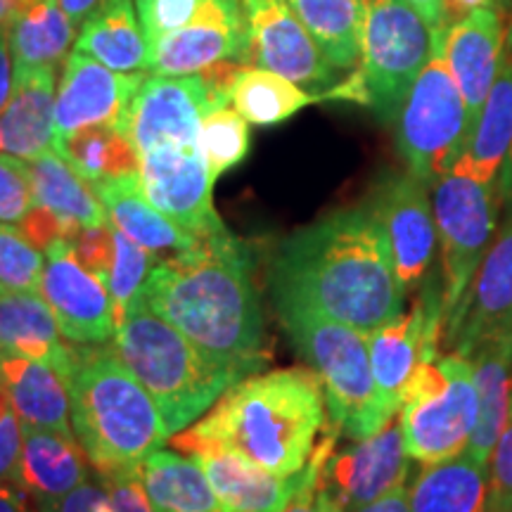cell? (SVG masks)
Here are the masks:
<instances>
[{
	"mask_svg": "<svg viewBox=\"0 0 512 512\" xmlns=\"http://www.w3.org/2000/svg\"><path fill=\"white\" fill-rule=\"evenodd\" d=\"M482 8H501V0H444L446 27H451V24L460 22V19Z\"/></svg>",
	"mask_w": 512,
	"mask_h": 512,
	"instance_id": "cell-52",
	"label": "cell"
},
{
	"mask_svg": "<svg viewBox=\"0 0 512 512\" xmlns=\"http://www.w3.org/2000/svg\"><path fill=\"white\" fill-rule=\"evenodd\" d=\"M444 332L453 351L465 358L498 337L512 335V221L489 247L456 318Z\"/></svg>",
	"mask_w": 512,
	"mask_h": 512,
	"instance_id": "cell-19",
	"label": "cell"
},
{
	"mask_svg": "<svg viewBox=\"0 0 512 512\" xmlns=\"http://www.w3.org/2000/svg\"><path fill=\"white\" fill-rule=\"evenodd\" d=\"M34 204L29 162L0 152V223H19Z\"/></svg>",
	"mask_w": 512,
	"mask_h": 512,
	"instance_id": "cell-41",
	"label": "cell"
},
{
	"mask_svg": "<svg viewBox=\"0 0 512 512\" xmlns=\"http://www.w3.org/2000/svg\"><path fill=\"white\" fill-rule=\"evenodd\" d=\"M470 363L475 375L479 415L467 451L486 465L491 448L496 446L512 415V335L484 344L470 356Z\"/></svg>",
	"mask_w": 512,
	"mask_h": 512,
	"instance_id": "cell-29",
	"label": "cell"
},
{
	"mask_svg": "<svg viewBox=\"0 0 512 512\" xmlns=\"http://www.w3.org/2000/svg\"><path fill=\"white\" fill-rule=\"evenodd\" d=\"M145 72L121 74L95 57L74 50L69 55L55 100V150L64 138L86 126L107 124L126 133V117Z\"/></svg>",
	"mask_w": 512,
	"mask_h": 512,
	"instance_id": "cell-15",
	"label": "cell"
},
{
	"mask_svg": "<svg viewBox=\"0 0 512 512\" xmlns=\"http://www.w3.org/2000/svg\"><path fill=\"white\" fill-rule=\"evenodd\" d=\"M249 147H252L249 121L235 107L223 105L204 114L200 124V150L207 157L211 176L219 178L245 162Z\"/></svg>",
	"mask_w": 512,
	"mask_h": 512,
	"instance_id": "cell-37",
	"label": "cell"
},
{
	"mask_svg": "<svg viewBox=\"0 0 512 512\" xmlns=\"http://www.w3.org/2000/svg\"><path fill=\"white\" fill-rule=\"evenodd\" d=\"M510 512H512V510H510Z\"/></svg>",
	"mask_w": 512,
	"mask_h": 512,
	"instance_id": "cell-60",
	"label": "cell"
},
{
	"mask_svg": "<svg viewBox=\"0 0 512 512\" xmlns=\"http://www.w3.org/2000/svg\"><path fill=\"white\" fill-rule=\"evenodd\" d=\"M432 207L441 247L448 325L456 318L486 252L494 245L498 214L496 183H484L475 176L451 169L432 183Z\"/></svg>",
	"mask_w": 512,
	"mask_h": 512,
	"instance_id": "cell-10",
	"label": "cell"
},
{
	"mask_svg": "<svg viewBox=\"0 0 512 512\" xmlns=\"http://www.w3.org/2000/svg\"><path fill=\"white\" fill-rule=\"evenodd\" d=\"M0 382L24 427L74 434L69 387L53 366L34 358L3 354Z\"/></svg>",
	"mask_w": 512,
	"mask_h": 512,
	"instance_id": "cell-25",
	"label": "cell"
},
{
	"mask_svg": "<svg viewBox=\"0 0 512 512\" xmlns=\"http://www.w3.org/2000/svg\"><path fill=\"white\" fill-rule=\"evenodd\" d=\"M41 297L53 309L62 337L74 344H107L117 335L114 304L105 283L86 271L69 240L46 249Z\"/></svg>",
	"mask_w": 512,
	"mask_h": 512,
	"instance_id": "cell-16",
	"label": "cell"
},
{
	"mask_svg": "<svg viewBox=\"0 0 512 512\" xmlns=\"http://www.w3.org/2000/svg\"><path fill=\"white\" fill-rule=\"evenodd\" d=\"M304 361L323 382L332 430L349 439H366L373 411V368L366 332L309 311H278Z\"/></svg>",
	"mask_w": 512,
	"mask_h": 512,
	"instance_id": "cell-7",
	"label": "cell"
},
{
	"mask_svg": "<svg viewBox=\"0 0 512 512\" xmlns=\"http://www.w3.org/2000/svg\"><path fill=\"white\" fill-rule=\"evenodd\" d=\"M34 501L17 484L0 482V512H38Z\"/></svg>",
	"mask_w": 512,
	"mask_h": 512,
	"instance_id": "cell-53",
	"label": "cell"
},
{
	"mask_svg": "<svg viewBox=\"0 0 512 512\" xmlns=\"http://www.w3.org/2000/svg\"><path fill=\"white\" fill-rule=\"evenodd\" d=\"M152 256L138 242H133L128 235L114 228V261L107 278V292H110L114 304V320L117 328L126 318L128 306L143 290L147 275L152 271Z\"/></svg>",
	"mask_w": 512,
	"mask_h": 512,
	"instance_id": "cell-38",
	"label": "cell"
},
{
	"mask_svg": "<svg viewBox=\"0 0 512 512\" xmlns=\"http://www.w3.org/2000/svg\"><path fill=\"white\" fill-rule=\"evenodd\" d=\"M67 387L74 437L100 475L140 467L171 439L155 401L117 349L79 344Z\"/></svg>",
	"mask_w": 512,
	"mask_h": 512,
	"instance_id": "cell-4",
	"label": "cell"
},
{
	"mask_svg": "<svg viewBox=\"0 0 512 512\" xmlns=\"http://www.w3.org/2000/svg\"><path fill=\"white\" fill-rule=\"evenodd\" d=\"M408 503L411 512H494L486 465L470 451L422 465L408 486Z\"/></svg>",
	"mask_w": 512,
	"mask_h": 512,
	"instance_id": "cell-27",
	"label": "cell"
},
{
	"mask_svg": "<svg viewBox=\"0 0 512 512\" xmlns=\"http://www.w3.org/2000/svg\"><path fill=\"white\" fill-rule=\"evenodd\" d=\"M76 50L121 74L150 72L152 46L133 0H105L76 36Z\"/></svg>",
	"mask_w": 512,
	"mask_h": 512,
	"instance_id": "cell-28",
	"label": "cell"
},
{
	"mask_svg": "<svg viewBox=\"0 0 512 512\" xmlns=\"http://www.w3.org/2000/svg\"><path fill=\"white\" fill-rule=\"evenodd\" d=\"M278 311H309L375 332L403 313L406 287L368 204L342 209L290 235L271 268Z\"/></svg>",
	"mask_w": 512,
	"mask_h": 512,
	"instance_id": "cell-1",
	"label": "cell"
},
{
	"mask_svg": "<svg viewBox=\"0 0 512 512\" xmlns=\"http://www.w3.org/2000/svg\"><path fill=\"white\" fill-rule=\"evenodd\" d=\"M335 69L361 62L368 0H285Z\"/></svg>",
	"mask_w": 512,
	"mask_h": 512,
	"instance_id": "cell-33",
	"label": "cell"
},
{
	"mask_svg": "<svg viewBox=\"0 0 512 512\" xmlns=\"http://www.w3.org/2000/svg\"><path fill=\"white\" fill-rule=\"evenodd\" d=\"M320 100H325L323 95L304 91L285 76L261 67H247L230 102L249 124L278 126Z\"/></svg>",
	"mask_w": 512,
	"mask_h": 512,
	"instance_id": "cell-36",
	"label": "cell"
},
{
	"mask_svg": "<svg viewBox=\"0 0 512 512\" xmlns=\"http://www.w3.org/2000/svg\"><path fill=\"white\" fill-rule=\"evenodd\" d=\"M0 358H3V349H0Z\"/></svg>",
	"mask_w": 512,
	"mask_h": 512,
	"instance_id": "cell-59",
	"label": "cell"
},
{
	"mask_svg": "<svg viewBox=\"0 0 512 512\" xmlns=\"http://www.w3.org/2000/svg\"><path fill=\"white\" fill-rule=\"evenodd\" d=\"M337 434L339 432L330 427L325 439L316 446L309 465L304 467V482L285 512H347L342 508V503L323 486V467L332 456V451H335Z\"/></svg>",
	"mask_w": 512,
	"mask_h": 512,
	"instance_id": "cell-40",
	"label": "cell"
},
{
	"mask_svg": "<svg viewBox=\"0 0 512 512\" xmlns=\"http://www.w3.org/2000/svg\"><path fill=\"white\" fill-rule=\"evenodd\" d=\"M8 411H10V399H8V392H5L3 382H0V418H3Z\"/></svg>",
	"mask_w": 512,
	"mask_h": 512,
	"instance_id": "cell-58",
	"label": "cell"
},
{
	"mask_svg": "<svg viewBox=\"0 0 512 512\" xmlns=\"http://www.w3.org/2000/svg\"><path fill=\"white\" fill-rule=\"evenodd\" d=\"M140 188L155 207L178 226L197 235L226 230L214 209V183L200 145H162L140 155Z\"/></svg>",
	"mask_w": 512,
	"mask_h": 512,
	"instance_id": "cell-11",
	"label": "cell"
},
{
	"mask_svg": "<svg viewBox=\"0 0 512 512\" xmlns=\"http://www.w3.org/2000/svg\"><path fill=\"white\" fill-rule=\"evenodd\" d=\"M477 415L479 399L470 358L453 351L437 361H420L401 406L408 458L430 465L460 456L470 446Z\"/></svg>",
	"mask_w": 512,
	"mask_h": 512,
	"instance_id": "cell-8",
	"label": "cell"
},
{
	"mask_svg": "<svg viewBox=\"0 0 512 512\" xmlns=\"http://www.w3.org/2000/svg\"><path fill=\"white\" fill-rule=\"evenodd\" d=\"M100 479L105 482L107 491H110V498L117 512H155L152 510L150 498L145 494V486L140 482V467L107 472V475H100Z\"/></svg>",
	"mask_w": 512,
	"mask_h": 512,
	"instance_id": "cell-45",
	"label": "cell"
},
{
	"mask_svg": "<svg viewBox=\"0 0 512 512\" xmlns=\"http://www.w3.org/2000/svg\"><path fill=\"white\" fill-rule=\"evenodd\" d=\"M496 192H498V202L503 204L505 214H508V221H512V147L501 166V174H498Z\"/></svg>",
	"mask_w": 512,
	"mask_h": 512,
	"instance_id": "cell-54",
	"label": "cell"
},
{
	"mask_svg": "<svg viewBox=\"0 0 512 512\" xmlns=\"http://www.w3.org/2000/svg\"><path fill=\"white\" fill-rule=\"evenodd\" d=\"M22 444H24L22 420L17 418V413L12 411L10 406V411L0 418V482L17 484Z\"/></svg>",
	"mask_w": 512,
	"mask_h": 512,
	"instance_id": "cell-48",
	"label": "cell"
},
{
	"mask_svg": "<svg viewBox=\"0 0 512 512\" xmlns=\"http://www.w3.org/2000/svg\"><path fill=\"white\" fill-rule=\"evenodd\" d=\"M29 3H34V0H0V27L10 24L12 17H15L19 10L27 8Z\"/></svg>",
	"mask_w": 512,
	"mask_h": 512,
	"instance_id": "cell-57",
	"label": "cell"
},
{
	"mask_svg": "<svg viewBox=\"0 0 512 512\" xmlns=\"http://www.w3.org/2000/svg\"><path fill=\"white\" fill-rule=\"evenodd\" d=\"M434 38L437 29L408 0H368L358 69L325 91V100L358 102L382 121H394L403 98L430 62Z\"/></svg>",
	"mask_w": 512,
	"mask_h": 512,
	"instance_id": "cell-6",
	"label": "cell"
},
{
	"mask_svg": "<svg viewBox=\"0 0 512 512\" xmlns=\"http://www.w3.org/2000/svg\"><path fill=\"white\" fill-rule=\"evenodd\" d=\"M368 207L387 235L401 285L411 290L430 271L439 245L430 185L411 171L392 174L377 185Z\"/></svg>",
	"mask_w": 512,
	"mask_h": 512,
	"instance_id": "cell-13",
	"label": "cell"
},
{
	"mask_svg": "<svg viewBox=\"0 0 512 512\" xmlns=\"http://www.w3.org/2000/svg\"><path fill=\"white\" fill-rule=\"evenodd\" d=\"M432 29H446L444 0H408Z\"/></svg>",
	"mask_w": 512,
	"mask_h": 512,
	"instance_id": "cell-55",
	"label": "cell"
},
{
	"mask_svg": "<svg viewBox=\"0 0 512 512\" xmlns=\"http://www.w3.org/2000/svg\"><path fill=\"white\" fill-rule=\"evenodd\" d=\"M211 110L200 76H150L126 117V136L138 155L162 145H200V124Z\"/></svg>",
	"mask_w": 512,
	"mask_h": 512,
	"instance_id": "cell-17",
	"label": "cell"
},
{
	"mask_svg": "<svg viewBox=\"0 0 512 512\" xmlns=\"http://www.w3.org/2000/svg\"><path fill=\"white\" fill-rule=\"evenodd\" d=\"M444 29H437L434 53L401 102L394 119L396 150L406 169L432 188L456 166L472 133L465 100L444 60Z\"/></svg>",
	"mask_w": 512,
	"mask_h": 512,
	"instance_id": "cell-9",
	"label": "cell"
},
{
	"mask_svg": "<svg viewBox=\"0 0 512 512\" xmlns=\"http://www.w3.org/2000/svg\"><path fill=\"white\" fill-rule=\"evenodd\" d=\"M29 174L36 204L60 216L69 228L79 230L81 226L107 221L91 181L83 178L57 150L31 159Z\"/></svg>",
	"mask_w": 512,
	"mask_h": 512,
	"instance_id": "cell-32",
	"label": "cell"
},
{
	"mask_svg": "<svg viewBox=\"0 0 512 512\" xmlns=\"http://www.w3.org/2000/svg\"><path fill=\"white\" fill-rule=\"evenodd\" d=\"M200 3L202 0H136L140 27H143L150 46L159 36L188 24Z\"/></svg>",
	"mask_w": 512,
	"mask_h": 512,
	"instance_id": "cell-43",
	"label": "cell"
},
{
	"mask_svg": "<svg viewBox=\"0 0 512 512\" xmlns=\"http://www.w3.org/2000/svg\"><path fill=\"white\" fill-rule=\"evenodd\" d=\"M105 0H60L62 10L72 17L74 24H83Z\"/></svg>",
	"mask_w": 512,
	"mask_h": 512,
	"instance_id": "cell-56",
	"label": "cell"
},
{
	"mask_svg": "<svg viewBox=\"0 0 512 512\" xmlns=\"http://www.w3.org/2000/svg\"><path fill=\"white\" fill-rule=\"evenodd\" d=\"M8 27L15 67H36V64L57 67L79 36L76 24L62 10L60 0H34L12 17Z\"/></svg>",
	"mask_w": 512,
	"mask_h": 512,
	"instance_id": "cell-34",
	"label": "cell"
},
{
	"mask_svg": "<svg viewBox=\"0 0 512 512\" xmlns=\"http://www.w3.org/2000/svg\"><path fill=\"white\" fill-rule=\"evenodd\" d=\"M247 67L249 64L240 60H219L209 64V67H204L202 72H197L204 86V93H207L211 110L228 105V102L233 100L235 86H238L240 76L245 74Z\"/></svg>",
	"mask_w": 512,
	"mask_h": 512,
	"instance_id": "cell-47",
	"label": "cell"
},
{
	"mask_svg": "<svg viewBox=\"0 0 512 512\" xmlns=\"http://www.w3.org/2000/svg\"><path fill=\"white\" fill-rule=\"evenodd\" d=\"M143 297L204 354L247 375L266 363L264 313L252 252L230 230L152 266Z\"/></svg>",
	"mask_w": 512,
	"mask_h": 512,
	"instance_id": "cell-2",
	"label": "cell"
},
{
	"mask_svg": "<svg viewBox=\"0 0 512 512\" xmlns=\"http://www.w3.org/2000/svg\"><path fill=\"white\" fill-rule=\"evenodd\" d=\"M19 230H22V233L27 235V240L34 242L41 252H46L55 240L72 242L74 235L79 233V230L69 228L60 216L53 214V211L46 207H41V204H34V207L29 209V214L19 221Z\"/></svg>",
	"mask_w": 512,
	"mask_h": 512,
	"instance_id": "cell-46",
	"label": "cell"
},
{
	"mask_svg": "<svg viewBox=\"0 0 512 512\" xmlns=\"http://www.w3.org/2000/svg\"><path fill=\"white\" fill-rule=\"evenodd\" d=\"M354 512H411V503H408V486H396V489L384 494L377 501L363 505Z\"/></svg>",
	"mask_w": 512,
	"mask_h": 512,
	"instance_id": "cell-51",
	"label": "cell"
},
{
	"mask_svg": "<svg viewBox=\"0 0 512 512\" xmlns=\"http://www.w3.org/2000/svg\"><path fill=\"white\" fill-rule=\"evenodd\" d=\"M505 24L498 8H482L444 29V60L463 95L472 126L503 64Z\"/></svg>",
	"mask_w": 512,
	"mask_h": 512,
	"instance_id": "cell-20",
	"label": "cell"
},
{
	"mask_svg": "<svg viewBox=\"0 0 512 512\" xmlns=\"http://www.w3.org/2000/svg\"><path fill=\"white\" fill-rule=\"evenodd\" d=\"M192 458L202 465L226 512H285L304 482V470L280 477L233 453H204Z\"/></svg>",
	"mask_w": 512,
	"mask_h": 512,
	"instance_id": "cell-26",
	"label": "cell"
},
{
	"mask_svg": "<svg viewBox=\"0 0 512 512\" xmlns=\"http://www.w3.org/2000/svg\"><path fill=\"white\" fill-rule=\"evenodd\" d=\"M486 472H489L491 508H494V512H510L512 510V415L508 425L503 427L496 446L491 448Z\"/></svg>",
	"mask_w": 512,
	"mask_h": 512,
	"instance_id": "cell-44",
	"label": "cell"
},
{
	"mask_svg": "<svg viewBox=\"0 0 512 512\" xmlns=\"http://www.w3.org/2000/svg\"><path fill=\"white\" fill-rule=\"evenodd\" d=\"M72 247L79 264L107 285L114 261V226L110 219L95 223V226H81L79 233L74 235Z\"/></svg>",
	"mask_w": 512,
	"mask_h": 512,
	"instance_id": "cell-42",
	"label": "cell"
},
{
	"mask_svg": "<svg viewBox=\"0 0 512 512\" xmlns=\"http://www.w3.org/2000/svg\"><path fill=\"white\" fill-rule=\"evenodd\" d=\"M57 152L91 183L136 176L140 169V155L133 140L107 124L79 128L62 140Z\"/></svg>",
	"mask_w": 512,
	"mask_h": 512,
	"instance_id": "cell-35",
	"label": "cell"
},
{
	"mask_svg": "<svg viewBox=\"0 0 512 512\" xmlns=\"http://www.w3.org/2000/svg\"><path fill=\"white\" fill-rule=\"evenodd\" d=\"M93 188L112 226L138 242L155 259L188 254L200 245L197 235L188 233L147 200L138 174L93 183Z\"/></svg>",
	"mask_w": 512,
	"mask_h": 512,
	"instance_id": "cell-23",
	"label": "cell"
},
{
	"mask_svg": "<svg viewBox=\"0 0 512 512\" xmlns=\"http://www.w3.org/2000/svg\"><path fill=\"white\" fill-rule=\"evenodd\" d=\"M57 67H15L12 95L0 112V152L24 162L55 150Z\"/></svg>",
	"mask_w": 512,
	"mask_h": 512,
	"instance_id": "cell-21",
	"label": "cell"
},
{
	"mask_svg": "<svg viewBox=\"0 0 512 512\" xmlns=\"http://www.w3.org/2000/svg\"><path fill=\"white\" fill-rule=\"evenodd\" d=\"M219 60L249 64L242 0H202L188 24L152 43L150 72L192 76Z\"/></svg>",
	"mask_w": 512,
	"mask_h": 512,
	"instance_id": "cell-14",
	"label": "cell"
},
{
	"mask_svg": "<svg viewBox=\"0 0 512 512\" xmlns=\"http://www.w3.org/2000/svg\"><path fill=\"white\" fill-rule=\"evenodd\" d=\"M242 10L247 62L252 67L268 69L320 93L335 86L337 69L285 0H242Z\"/></svg>",
	"mask_w": 512,
	"mask_h": 512,
	"instance_id": "cell-12",
	"label": "cell"
},
{
	"mask_svg": "<svg viewBox=\"0 0 512 512\" xmlns=\"http://www.w3.org/2000/svg\"><path fill=\"white\" fill-rule=\"evenodd\" d=\"M512 147V57L503 55L501 72L472 126L470 140L453 169L496 183Z\"/></svg>",
	"mask_w": 512,
	"mask_h": 512,
	"instance_id": "cell-31",
	"label": "cell"
},
{
	"mask_svg": "<svg viewBox=\"0 0 512 512\" xmlns=\"http://www.w3.org/2000/svg\"><path fill=\"white\" fill-rule=\"evenodd\" d=\"M323 382L311 368L249 375L200 422L171 437L183 456L233 453L280 477L299 475L325 427Z\"/></svg>",
	"mask_w": 512,
	"mask_h": 512,
	"instance_id": "cell-3",
	"label": "cell"
},
{
	"mask_svg": "<svg viewBox=\"0 0 512 512\" xmlns=\"http://www.w3.org/2000/svg\"><path fill=\"white\" fill-rule=\"evenodd\" d=\"M140 482L155 512H226L195 458L157 448L140 465Z\"/></svg>",
	"mask_w": 512,
	"mask_h": 512,
	"instance_id": "cell-30",
	"label": "cell"
},
{
	"mask_svg": "<svg viewBox=\"0 0 512 512\" xmlns=\"http://www.w3.org/2000/svg\"><path fill=\"white\" fill-rule=\"evenodd\" d=\"M50 512H117L110 498V491L102 479L98 482H83L79 489H74L72 494L64 496L60 503L55 505Z\"/></svg>",
	"mask_w": 512,
	"mask_h": 512,
	"instance_id": "cell-49",
	"label": "cell"
},
{
	"mask_svg": "<svg viewBox=\"0 0 512 512\" xmlns=\"http://www.w3.org/2000/svg\"><path fill=\"white\" fill-rule=\"evenodd\" d=\"M114 349L152 396L169 437L195 425L233 384L249 377L204 354L147 304L143 292L128 306Z\"/></svg>",
	"mask_w": 512,
	"mask_h": 512,
	"instance_id": "cell-5",
	"label": "cell"
},
{
	"mask_svg": "<svg viewBox=\"0 0 512 512\" xmlns=\"http://www.w3.org/2000/svg\"><path fill=\"white\" fill-rule=\"evenodd\" d=\"M43 254L22 230L0 223V285L12 292L41 294Z\"/></svg>",
	"mask_w": 512,
	"mask_h": 512,
	"instance_id": "cell-39",
	"label": "cell"
},
{
	"mask_svg": "<svg viewBox=\"0 0 512 512\" xmlns=\"http://www.w3.org/2000/svg\"><path fill=\"white\" fill-rule=\"evenodd\" d=\"M408 463L401 420L392 418L380 432L332 451L323 467V486L344 510L354 512L406 484Z\"/></svg>",
	"mask_w": 512,
	"mask_h": 512,
	"instance_id": "cell-18",
	"label": "cell"
},
{
	"mask_svg": "<svg viewBox=\"0 0 512 512\" xmlns=\"http://www.w3.org/2000/svg\"><path fill=\"white\" fill-rule=\"evenodd\" d=\"M60 325L46 299L36 292H0V349L53 366L64 377L72 375L76 347L62 342Z\"/></svg>",
	"mask_w": 512,
	"mask_h": 512,
	"instance_id": "cell-24",
	"label": "cell"
},
{
	"mask_svg": "<svg viewBox=\"0 0 512 512\" xmlns=\"http://www.w3.org/2000/svg\"><path fill=\"white\" fill-rule=\"evenodd\" d=\"M17 486L34 501L38 512H50L64 496L88 482L86 451L74 434L43 427H24Z\"/></svg>",
	"mask_w": 512,
	"mask_h": 512,
	"instance_id": "cell-22",
	"label": "cell"
},
{
	"mask_svg": "<svg viewBox=\"0 0 512 512\" xmlns=\"http://www.w3.org/2000/svg\"><path fill=\"white\" fill-rule=\"evenodd\" d=\"M12 62H15V53H12L10 46V27H0V112L8 105L12 86H15V69H12Z\"/></svg>",
	"mask_w": 512,
	"mask_h": 512,
	"instance_id": "cell-50",
	"label": "cell"
}]
</instances>
